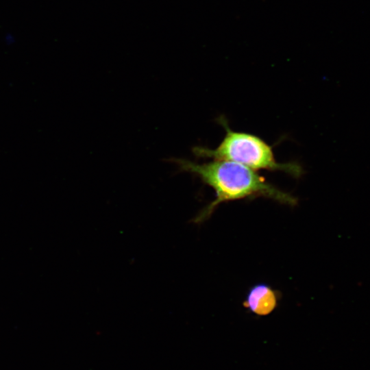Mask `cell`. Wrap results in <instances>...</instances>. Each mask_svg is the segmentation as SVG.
I'll list each match as a JSON object with an SVG mask.
<instances>
[{
  "instance_id": "cell-1",
  "label": "cell",
  "mask_w": 370,
  "mask_h": 370,
  "mask_svg": "<svg viewBox=\"0 0 370 370\" xmlns=\"http://www.w3.org/2000/svg\"><path fill=\"white\" fill-rule=\"evenodd\" d=\"M179 170L198 176L215 193V199L193 219L200 223L207 220L221 203L238 199L265 197L288 206H295L297 199L291 194L267 182L256 171L243 165L213 160L197 163L183 158H171Z\"/></svg>"
},
{
  "instance_id": "cell-3",
  "label": "cell",
  "mask_w": 370,
  "mask_h": 370,
  "mask_svg": "<svg viewBox=\"0 0 370 370\" xmlns=\"http://www.w3.org/2000/svg\"><path fill=\"white\" fill-rule=\"evenodd\" d=\"M279 293L269 285L261 283L251 287L243 306L251 312L264 316L272 312L278 304Z\"/></svg>"
},
{
  "instance_id": "cell-2",
  "label": "cell",
  "mask_w": 370,
  "mask_h": 370,
  "mask_svg": "<svg viewBox=\"0 0 370 370\" xmlns=\"http://www.w3.org/2000/svg\"><path fill=\"white\" fill-rule=\"evenodd\" d=\"M218 122L225 132L223 140L214 149L194 147L193 152L197 157L233 162L254 171H282L295 178L303 175L304 169L299 163L278 162L273 147L260 136L233 130L223 116L219 117Z\"/></svg>"
}]
</instances>
